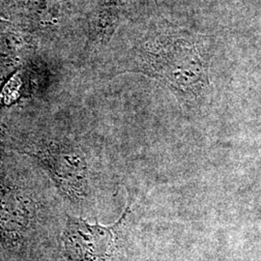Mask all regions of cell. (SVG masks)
<instances>
[{
	"label": "cell",
	"instance_id": "6da1fadb",
	"mask_svg": "<svg viewBox=\"0 0 261 261\" xmlns=\"http://www.w3.org/2000/svg\"><path fill=\"white\" fill-rule=\"evenodd\" d=\"M165 38L145 50L143 71L168 85L179 98L194 100L209 84L205 56L185 39Z\"/></svg>",
	"mask_w": 261,
	"mask_h": 261
},
{
	"label": "cell",
	"instance_id": "7a4b0ae2",
	"mask_svg": "<svg viewBox=\"0 0 261 261\" xmlns=\"http://www.w3.org/2000/svg\"><path fill=\"white\" fill-rule=\"evenodd\" d=\"M113 226L89 224L82 219L69 217L62 235L67 261H108L115 249Z\"/></svg>",
	"mask_w": 261,
	"mask_h": 261
}]
</instances>
